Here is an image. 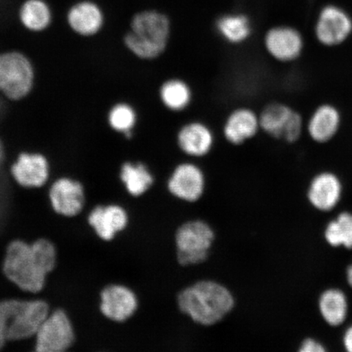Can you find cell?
Returning a JSON list of instances; mask_svg holds the SVG:
<instances>
[{
    "label": "cell",
    "mask_w": 352,
    "mask_h": 352,
    "mask_svg": "<svg viewBox=\"0 0 352 352\" xmlns=\"http://www.w3.org/2000/svg\"><path fill=\"white\" fill-rule=\"evenodd\" d=\"M215 33L231 47H241L250 41L253 34L252 21L243 13H228L218 17L214 23Z\"/></svg>",
    "instance_id": "ffe728a7"
},
{
    "label": "cell",
    "mask_w": 352,
    "mask_h": 352,
    "mask_svg": "<svg viewBox=\"0 0 352 352\" xmlns=\"http://www.w3.org/2000/svg\"><path fill=\"white\" fill-rule=\"evenodd\" d=\"M324 239L333 248L352 249V213L344 211L330 221L325 228Z\"/></svg>",
    "instance_id": "484cf974"
},
{
    "label": "cell",
    "mask_w": 352,
    "mask_h": 352,
    "mask_svg": "<svg viewBox=\"0 0 352 352\" xmlns=\"http://www.w3.org/2000/svg\"><path fill=\"white\" fill-rule=\"evenodd\" d=\"M215 239L208 222L195 219L184 223L176 230V259L180 266L198 265L208 261Z\"/></svg>",
    "instance_id": "8992f818"
},
{
    "label": "cell",
    "mask_w": 352,
    "mask_h": 352,
    "mask_svg": "<svg viewBox=\"0 0 352 352\" xmlns=\"http://www.w3.org/2000/svg\"><path fill=\"white\" fill-rule=\"evenodd\" d=\"M52 205L57 213L74 217L85 204V192L80 183L63 178L57 180L50 190Z\"/></svg>",
    "instance_id": "d6986e66"
},
{
    "label": "cell",
    "mask_w": 352,
    "mask_h": 352,
    "mask_svg": "<svg viewBox=\"0 0 352 352\" xmlns=\"http://www.w3.org/2000/svg\"><path fill=\"white\" fill-rule=\"evenodd\" d=\"M3 158V144H2L1 142H0V164H1Z\"/></svg>",
    "instance_id": "4dcf8cb0"
},
{
    "label": "cell",
    "mask_w": 352,
    "mask_h": 352,
    "mask_svg": "<svg viewBox=\"0 0 352 352\" xmlns=\"http://www.w3.org/2000/svg\"><path fill=\"white\" fill-rule=\"evenodd\" d=\"M109 121L113 130L131 138L133 130L138 124V113L129 104H118L110 111Z\"/></svg>",
    "instance_id": "4316f807"
},
{
    "label": "cell",
    "mask_w": 352,
    "mask_h": 352,
    "mask_svg": "<svg viewBox=\"0 0 352 352\" xmlns=\"http://www.w3.org/2000/svg\"><path fill=\"white\" fill-rule=\"evenodd\" d=\"M65 19L74 33L89 37L103 28L105 16L103 8L94 0H78L69 7Z\"/></svg>",
    "instance_id": "2e32d148"
},
{
    "label": "cell",
    "mask_w": 352,
    "mask_h": 352,
    "mask_svg": "<svg viewBox=\"0 0 352 352\" xmlns=\"http://www.w3.org/2000/svg\"><path fill=\"white\" fill-rule=\"evenodd\" d=\"M34 70L32 63L17 52L0 54V91L8 98L19 100L32 91Z\"/></svg>",
    "instance_id": "ba28073f"
},
{
    "label": "cell",
    "mask_w": 352,
    "mask_h": 352,
    "mask_svg": "<svg viewBox=\"0 0 352 352\" xmlns=\"http://www.w3.org/2000/svg\"><path fill=\"white\" fill-rule=\"evenodd\" d=\"M127 214L118 206H98L90 214L89 223L101 239L109 241L126 226Z\"/></svg>",
    "instance_id": "7402d4cb"
},
{
    "label": "cell",
    "mask_w": 352,
    "mask_h": 352,
    "mask_svg": "<svg viewBox=\"0 0 352 352\" xmlns=\"http://www.w3.org/2000/svg\"><path fill=\"white\" fill-rule=\"evenodd\" d=\"M327 351L323 344L314 338H307L303 340L299 346V352H324Z\"/></svg>",
    "instance_id": "83f0119b"
},
{
    "label": "cell",
    "mask_w": 352,
    "mask_h": 352,
    "mask_svg": "<svg viewBox=\"0 0 352 352\" xmlns=\"http://www.w3.org/2000/svg\"><path fill=\"white\" fill-rule=\"evenodd\" d=\"M180 311L193 322L211 327L226 318L235 307V298L226 286L214 280H200L178 294Z\"/></svg>",
    "instance_id": "7a4b0ae2"
},
{
    "label": "cell",
    "mask_w": 352,
    "mask_h": 352,
    "mask_svg": "<svg viewBox=\"0 0 352 352\" xmlns=\"http://www.w3.org/2000/svg\"><path fill=\"white\" fill-rule=\"evenodd\" d=\"M174 144L184 158L201 161L214 151L217 136L213 127L200 118L184 121L176 129Z\"/></svg>",
    "instance_id": "52a82bcc"
},
{
    "label": "cell",
    "mask_w": 352,
    "mask_h": 352,
    "mask_svg": "<svg viewBox=\"0 0 352 352\" xmlns=\"http://www.w3.org/2000/svg\"><path fill=\"white\" fill-rule=\"evenodd\" d=\"M342 123V113L336 105L320 104L306 120L305 133L314 143L327 144L336 138Z\"/></svg>",
    "instance_id": "5bb4252c"
},
{
    "label": "cell",
    "mask_w": 352,
    "mask_h": 352,
    "mask_svg": "<svg viewBox=\"0 0 352 352\" xmlns=\"http://www.w3.org/2000/svg\"><path fill=\"white\" fill-rule=\"evenodd\" d=\"M135 294L125 286L111 285L101 294V311L108 318L122 322L138 309Z\"/></svg>",
    "instance_id": "ac0fdd59"
},
{
    "label": "cell",
    "mask_w": 352,
    "mask_h": 352,
    "mask_svg": "<svg viewBox=\"0 0 352 352\" xmlns=\"http://www.w3.org/2000/svg\"><path fill=\"white\" fill-rule=\"evenodd\" d=\"M36 350L60 352L67 350L74 342V331L68 316L63 311L48 315L36 334Z\"/></svg>",
    "instance_id": "4fadbf2b"
},
{
    "label": "cell",
    "mask_w": 352,
    "mask_h": 352,
    "mask_svg": "<svg viewBox=\"0 0 352 352\" xmlns=\"http://www.w3.org/2000/svg\"><path fill=\"white\" fill-rule=\"evenodd\" d=\"M157 98L165 111L179 116L191 109L195 94L187 79L170 76L164 79L158 87Z\"/></svg>",
    "instance_id": "9a60e30c"
},
{
    "label": "cell",
    "mask_w": 352,
    "mask_h": 352,
    "mask_svg": "<svg viewBox=\"0 0 352 352\" xmlns=\"http://www.w3.org/2000/svg\"><path fill=\"white\" fill-rule=\"evenodd\" d=\"M342 184L332 171H322L311 179L307 189V199L311 205L320 211L332 210L340 201Z\"/></svg>",
    "instance_id": "e0dca14e"
},
{
    "label": "cell",
    "mask_w": 352,
    "mask_h": 352,
    "mask_svg": "<svg viewBox=\"0 0 352 352\" xmlns=\"http://www.w3.org/2000/svg\"><path fill=\"white\" fill-rule=\"evenodd\" d=\"M346 276L347 283H349V285L352 288V264H351V265L347 267Z\"/></svg>",
    "instance_id": "f546056e"
},
{
    "label": "cell",
    "mask_w": 352,
    "mask_h": 352,
    "mask_svg": "<svg viewBox=\"0 0 352 352\" xmlns=\"http://www.w3.org/2000/svg\"><path fill=\"white\" fill-rule=\"evenodd\" d=\"M206 187V176L199 162L188 158L173 166L166 180V188L170 195L187 202L199 200Z\"/></svg>",
    "instance_id": "30bf717a"
},
{
    "label": "cell",
    "mask_w": 352,
    "mask_h": 352,
    "mask_svg": "<svg viewBox=\"0 0 352 352\" xmlns=\"http://www.w3.org/2000/svg\"><path fill=\"white\" fill-rule=\"evenodd\" d=\"M48 312L50 307L43 301L0 302V349L7 341L35 336Z\"/></svg>",
    "instance_id": "3957f363"
},
{
    "label": "cell",
    "mask_w": 352,
    "mask_h": 352,
    "mask_svg": "<svg viewBox=\"0 0 352 352\" xmlns=\"http://www.w3.org/2000/svg\"><path fill=\"white\" fill-rule=\"evenodd\" d=\"M261 133L285 144H294L305 133L306 120L292 105L272 100L258 110Z\"/></svg>",
    "instance_id": "277c9868"
},
{
    "label": "cell",
    "mask_w": 352,
    "mask_h": 352,
    "mask_svg": "<svg viewBox=\"0 0 352 352\" xmlns=\"http://www.w3.org/2000/svg\"><path fill=\"white\" fill-rule=\"evenodd\" d=\"M302 34L293 26H272L263 34L262 48L268 58L275 63L288 65L296 63L305 51Z\"/></svg>",
    "instance_id": "9c48e42d"
},
{
    "label": "cell",
    "mask_w": 352,
    "mask_h": 352,
    "mask_svg": "<svg viewBox=\"0 0 352 352\" xmlns=\"http://www.w3.org/2000/svg\"><path fill=\"white\" fill-rule=\"evenodd\" d=\"M220 133L223 142L233 148L253 142L261 134L258 110L248 104L233 107L224 116Z\"/></svg>",
    "instance_id": "8fae6325"
},
{
    "label": "cell",
    "mask_w": 352,
    "mask_h": 352,
    "mask_svg": "<svg viewBox=\"0 0 352 352\" xmlns=\"http://www.w3.org/2000/svg\"><path fill=\"white\" fill-rule=\"evenodd\" d=\"M48 171L46 158L38 153H21L12 167L16 182L28 188L43 186L47 180Z\"/></svg>",
    "instance_id": "44dd1931"
},
{
    "label": "cell",
    "mask_w": 352,
    "mask_h": 352,
    "mask_svg": "<svg viewBox=\"0 0 352 352\" xmlns=\"http://www.w3.org/2000/svg\"><path fill=\"white\" fill-rule=\"evenodd\" d=\"M3 272L8 279L25 292H41L45 283L46 272L35 256L32 246L24 241H12L8 245Z\"/></svg>",
    "instance_id": "5b68a950"
},
{
    "label": "cell",
    "mask_w": 352,
    "mask_h": 352,
    "mask_svg": "<svg viewBox=\"0 0 352 352\" xmlns=\"http://www.w3.org/2000/svg\"><path fill=\"white\" fill-rule=\"evenodd\" d=\"M171 35L173 25L169 16L160 10L146 8L132 15L123 42L138 58L153 61L168 51Z\"/></svg>",
    "instance_id": "6da1fadb"
},
{
    "label": "cell",
    "mask_w": 352,
    "mask_h": 352,
    "mask_svg": "<svg viewBox=\"0 0 352 352\" xmlns=\"http://www.w3.org/2000/svg\"><path fill=\"white\" fill-rule=\"evenodd\" d=\"M314 32L316 41L321 46L340 47L351 36V17L340 7H324L319 13Z\"/></svg>",
    "instance_id": "7c38bea8"
},
{
    "label": "cell",
    "mask_w": 352,
    "mask_h": 352,
    "mask_svg": "<svg viewBox=\"0 0 352 352\" xmlns=\"http://www.w3.org/2000/svg\"><path fill=\"white\" fill-rule=\"evenodd\" d=\"M54 17V11L46 0H25L19 8L21 24L32 32H42L50 28Z\"/></svg>",
    "instance_id": "603a6c76"
},
{
    "label": "cell",
    "mask_w": 352,
    "mask_h": 352,
    "mask_svg": "<svg viewBox=\"0 0 352 352\" xmlns=\"http://www.w3.org/2000/svg\"><path fill=\"white\" fill-rule=\"evenodd\" d=\"M321 318L330 327H340L344 323L349 312V302L344 292L331 288L320 294L318 301Z\"/></svg>",
    "instance_id": "cb8c5ba5"
},
{
    "label": "cell",
    "mask_w": 352,
    "mask_h": 352,
    "mask_svg": "<svg viewBox=\"0 0 352 352\" xmlns=\"http://www.w3.org/2000/svg\"><path fill=\"white\" fill-rule=\"evenodd\" d=\"M342 343L347 351L352 352V324L346 329L343 334Z\"/></svg>",
    "instance_id": "f1b7e54d"
},
{
    "label": "cell",
    "mask_w": 352,
    "mask_h": 352,
    "mask_svg": "<svg viewBox=\"0 0 352 352\" xmlns=\"http://www.w3.org/2000/svg\"><path fill=\"white\" fill-rule=\"evenodd\" d=\"M120 177L126 190L134 197L144 195L155 182L151 169L142 162H125L122 166Z\"/></svg>",
    "instance_id": "d4e9b609"
}]
</instances>
